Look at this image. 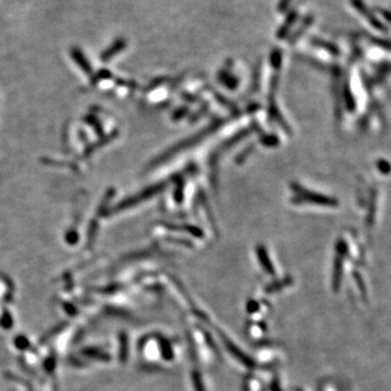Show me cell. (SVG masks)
Wrapping results in <instances>:
<instances>
[{"label":"cell","instance_id":"obj_3","mask_svg":"<svg viewBox=\"0 0 391 391\" xmlns=\"http://www.w3.org/2000/svg\"><path fill=\"white\" fill-rule=\"evenodd\" d=\"M290 3H291V0H280V3L278 5L279 11H281V12L285 11L288 8V6L290 5Z\"/></svg>","mask_w":391,"mask_h":391},{"label":"cell","instance_id":"obj_1","mask_svg":"<svg viewBox=\"0 0 391 391\" xmlns=\"http://www.w3.org/2000/svg\"><path fill=\"white\" fill-rule=\"evenodd\" d=\"M297 17H298V13H297L296 11H291V12L288 14V18H287L286 22L283 23V25L281 26V28L279 29V32H278V36H279V37H283V36H285V34L288 32L289 28H290V25H293L294 23H295Z\"/></svg>","mask_w":391,"mask_h":391},{"label":"cell","instance_id":"obj_2","mask_svg":"<svg viewBox=\"0 0 391 391\" xmlns=\"http://www.w3.org/2000/svg\"><path fill=\"white\" fill-rule=\"evenodd\" d=\"M124 47H125V42H124V40H119V41H117V42L114 43V44L111 46V47L108 49V51H106V52L104 53L103 58H110V57L113 56L114 53H116L117 51H119V50H121V49H123Z\"/></svg>","mask_w":391,"mask_h":391}]
</instances>
